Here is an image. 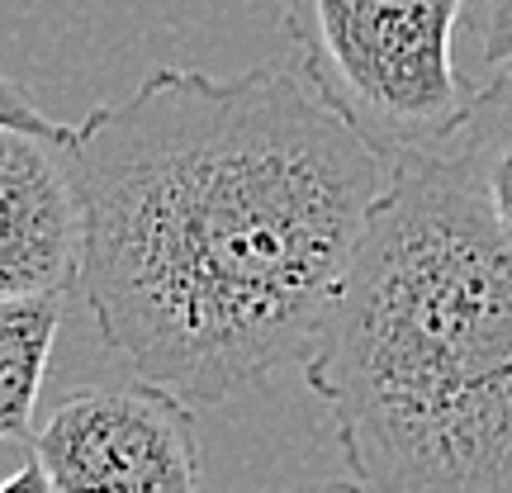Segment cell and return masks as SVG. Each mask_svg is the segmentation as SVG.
<instances>
[{"label": "cell", "instance_id": "cell-1", "mask_svg": "<svg viewBox=\"0 0 512 493\" xmlns=\"http://www.w3.org/2000/svg\"><path fill=\"white\" fill-rule=\"evenodd\" d=\"M67 162L95 328L190 408L309 366L389 181L294 67H162L72 124Z\"/></svg>", "mask_w": 512, "mask_h": 493}, {"label": "cell", "instance_id": "cell-2", "mask_svg": "<svg viewBox=\"0 0 512 493\" xmlns=\"http://www.w3.org/2000/svg\"><path fill=\"white\" fill-rule=\"evenodd\" d=\"M304 375L366 489L512 493V228L446 157L389 166Z\"/></svg>", "mask_w": 512, "mask_h": 493}, {"label": "cell", "instance_id": "cell-3", "mask_svg": "<svg viewBox=\"0 0 512 493\" xmlns=\"http://www.w3.org/2000/svg\"><path fill=\"white\" fill-rule=\"evenodd\" d=\"M460 19L465 0H285L294 72L384 166L437 157L465 124Z\"/></svg>", "mask_w": 512, "mask_h": 493}, {"label": "cell", "instance_id": "cell-4", "mask_svg": "<svg viewBox=\"0 0 512 493\" xmlns=\"http://www.w3.org/2000/svg\"><path fill=\"white\" fill-rule=\"evenodd\" d=\"M57 493H200L195 408L152 380L86 384L34 432Z\"/></svg>", "mask_w": 512, "mask_h": 493}, {"label": "cell", "instance_id": "cell-5", "mask_svg": "<svg viewBox=\"0 0 512 493\" xmlns=\"http://www.w3.org/2000/svg\"><path fill=\"white\" fill-rule=\"evenodd\" d=\"M86 223L67 143L0 128V299L81 290Z\"/></svg>", "mask_w": 512, "mask_h": 493}, {"label": "cell", "instance_id": "cell-6", "mask_svg": "<svg viewBox=\"0 0 512 493\" xmlns=\"http://www.w3.org/2000/svg\"><path fill=\"white\" fill-rule=\"evenodd\" d=\"M67 294L0 299V446L34 441L38 399L48 380Z\"/></svg>", "mask_w": 512, "mask_h": 493}, {"label": "cell", "instance_id": "cell-7", "mask_svg": "<svg viewBox=\"0 0 512 493\" xmlns=\"http://www.w3.org/2000/svg\"><path fill=\"white\" fill-rule=\"evenodd\" d=\"M437 157L456 166L470 190L489 204V214L512 228V67L489 76V86H479L465 124Z\"/></svg>", "mask_w": 512, "mask_h": 493}, {"label": "cell", "instance_id": "cell-8", "mask_svg": "<svg viewBox=\"0 0 512 493\" xmlns=\"http://www.w3.org/2000/svg\"><path fill=\"white\" fill-rule=\"evenodd\" d=\"M460 34L470 38L484 72L498 76L503 67H512V0H465Z\"/></svg>", "mask_w": 512, "mask_h": 493}, {"label": "cell", "instance_id": "cell-9", "mask_svg": "<svg viewBox=\"0 0 512 493\" xmlns=\"http://www.w3.org/2000/svg\"><path fill=\"white\" fill-rule=\"evenodd\" d=\"M0 128H24V133H38V138H53V143H67L72 138V124H57L38 110L29 95L19 91L10 76L0 72Z\"/></svg>", "mask_w": 512, "mask_h": 493}, {"label": "cell", "instance_id": "cell-10", "mask_svg": "<svg viewBox=\"0 0 512 493\" xmlns=\"http://www.w3.org/2000/svg\"><path fill=\"white\" fill-rule=\"evenodd\" d=\"M0 493H57V489H53V479L43 475V465L29 460V465H19L15 475L0 479Z\"/></svg>", "mask_w": 512, "mask_h": 493}, {"label": "cell", "instance_id": "cell-11", "mask_svg": "<svg viewBox=\"0 0 512 493\" xmlns=\"http://www.w3.org/2000/svg\"><path fill=\"white\" fill-rule=\"evenodd\" d=\"M290 493H375V489H366L361 479H356V484L337 479V484H309V489H290Z\"/></svg>", "mask_w": 512, "mask_h": 493}]
</instances>
